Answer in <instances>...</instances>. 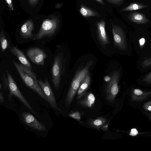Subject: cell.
Wrapping results in <instances>:
<instances>
[{
    "instance_id": "4",
    "label": "cell",
    "mask_w": 151,
    "mask_h": 151,
    "mask_svg": "<svg viewBox=\"0 0 151 151\" xmlns=\"http://www.w3.org/2000/svg\"><path fill=\"white\" fill-rule=\"evenodd\" d=\"M8 80V89L9 91L8 99L11 101L12 96L14 95L17 97L34 114H36L29 102L23 95L17 86L15 81L9 72L6 70Z\"/></svg>"
},
{
    "instance_id": "33",
    "label": "cell",
    "mask_w": 151,
    "mask_h": 151,
    "mask_svg": "<svg viewBox=\"0 0 151 151\" xmlns=\"http://www.w3.org/2000/svg\"><path fill=\"white\" fill-rule=\"evenodd\" d=\"M111 79V77L109 76H106L104 78V80L106 82H109Z\"/></svg>"
},
{
    "instance_id": "22",
    "label": "cell",
    "mask_w": 151,
    "mask_h": 151,
    "mask_svg": "<svg viewBox=\"0 0 151 151\" xmlns=\"http://www.w3.org/2000/svg\"><path fill=\"white\" fill-rule=\"evenodd\" d=\"M69 116L70 117L76 119L78 121H80L81 119V115L78 111H76L69 114Z\"/></svg>"
},
{
    "instance_id": "20",
    "label": "cell",
    "mask_w": 151,
    "mask_h": 151,
    "mask_svg": "<svg viewBox=\"0 0 151 151\" xmlns=\"http://www.w3.org/2000/svg\"><path fill=\"white\" fill-rule=\"evenodd\" d=\"M106 121L107 120L105 118L99 117L95 119L91 120L89 122V124L92 127L99 129L101 127L105 124Z\"/></svg>"
},
{
    "instance_id": "35",
    "label": "cell",
    "mask_w": 151,
    "mask_h": 151,
    "mask_svg": "<svg viewBox=\"0 0 151 151\" xmlns=\"http://www.w3.org/2000/svg\"><path fill=\"white\" fill-rule=\"evenodd\" d=\"M56 7L57 8H59L61 7L62 6V5L61 4H57V5H56Z\"/></svg>"
},
{
    "instance_id": "29",
    "label": "cell",
    "mask_w": 151,
    "mask_h": 151,
    "mask_svg": "<svg viewBox=\"0 0 151 151\" xmlns=\"http://www.w3.org/2000/svg\"><path fill=\"white\" fill-rule=\"evenodd\" d=\"M6 3L8 5L9 8L10 9L13 10V8L12 4V0H5Z\"/></svg>"
},
{
    "instance_id": "21",
    "label": "cell",
    "mask_w": 151,
    "mask_h": 151,
    "mask_svg": "<svg viewBox=\"0 0 151 151\" xmlns=\"http://www.w3.org/2000/svg\"><path fill=\"white\" fill-rule=\"evenodd\" d=\"M0 42L1 49L3 52L8 47V42L7 40L3 30L0 33Z\"/></svg>"
},
{
    "instance_id": "11",
    "label": "cell",
    "mask_w": 151,
    "mask_h": 151,
    "mask_svg": "<svg viewBox=\"0 0 151 151\" xmlns=\"http://www.w3.org/2000/svg\"><path fill=\"white\" fill-rule=\"evenodd\" d=\"M78 103L84 107L91 108L93 105L95 100L94 95L91 93H84L79 96L77 98Z\"/></svg>"
},
{
    "instance_id": "7",
    "label": "cell",
    "mask_w": 151,
    "mask_h": 151,
    "mask_svg": "<svg viewBox=\"0 0 151 151\" xmlns=\"http://www.w3.org/2000/svg\"><path fill=\"white\" fill-rule=\"evenodd\" d=\"M38 82L47 97L48 102L50 106L55 110L63 112L58 106L55 95L48 80L46 79L44 81H43L39 79L38 80Z\"/></svg>"
},
{
    "instance_id": "37",
    "label": "cell",
    "mask_w": 151,
    "mask_h": 151,
    "mask_svg": "<svg viewBox=\"0 0 151 151\" xmlns=\"http://www.w3.org/2000/svg\"><path fill=\"white\" fill-rule=\"evenodd\" d=\"M2 88V85L1 83H0V90H1Z\"/></svg>"
},
{
    "instance_id": "8",
    "label": "cell",
    "mask_w": 151,
    "mask_h": 151,
    "mask_svg": "<svg viewBox=\"0 0 151 151\" xmlns=\"http://www.w3.org/2000/svg\"><path fill=\"white\" fill-rule=\"evenodd\" d=\"M27 55L33 63L38 65H43L47 56L46 53L41 49L35 47L29 49Z\"/></svg>"
},
{
    "instance_id": "32",
    "label": "cell",
    "mask_w": 151,
    "mask_h": 151,
    "mask_svg": "<svg viewBox=\"0 0 151 151\" xmlns=\"http://www.w3.org/2000/svg\"><path fill=\"white\" fill-rule=\"evenodd\" d=\"M145 42V40L144 38L140 39L139 40V43L141 47H142L144 45Z\"/></svg>"
},
{
    "instance_id": "17",
    "label": "cell",
    "mask_w": 151,
    "mask_h": 151,
    "mask_svg": "<svg viewBox=\"0 0 151 151\" xmlns=\"http://www.w3.org/2000/svg\"><path fill=\"white\" fill-rule=\"evenodd\" d=\"M91 82V78L88 73L81 83L77 91L78 96L83 93L88 88Z\"/></svg>"
},
{
    "instance_id": "12",
    "label": "cell",
    "mask_w": 151,
    "mask_h": 151,
    "mask_svg": "<svg viewBox=\"0 0 151 151\" xmlns=\"http://www.w3.org/2000/svg\"><path fill=\"white\" fill-rule=\"evenodd\" d=\"M98 38L103 45H105L109 43L108 37L106 34L105 27V22L102 20L97 23Z\"/></svg>"
},
{
    "instance_id": "1",
    "label": "cell",
    "mask_w": 151,
    "mask_h": 151,
    "mask_svg": "<svg viewBox=\"0 0 151 151\" xmlns=\"http://www.w3.org/2000/svg\"><path fill=\"white\" fill-rule=\"evenodd\" d=\"M12 62L26 86L36 92L40 97L48 102L47 98L38 83L37 76L31 68L14 61L13 60Z\"/></svg>"
},
{
    "instance_id": "26",
    "label": "cell",
    "mask_w": 151,
    "mask_h": 151,
    "mask_svg": "<svg viewBox=\"0 0 151 151\" xmlns=\"http://www.w3.org/2000/svg\"><path fill=\"white\" fill-rule=\"evenodd\" d=\"M143 107L145 110L151 111V101H149L145 103Z\"/></svg>"
},
{
    "instance_id": "23",
    "label": "cell",
    "mask_w": 151,
    "mask_h": 151,
    "mask_svg": "<svg viewBox=\"0 0 151 151\" xmlns=\"http://www.w3.org/2000/svg\"><path fill=\"white\" fill-rule=\"evenodd\" d=\"M141 65L144 68H147L151 66V58L143 61L141 63Z\"/></svg>"
},
{
    "instance_id": "25",
    "label": "cell",
    "mask_w": 151,
    "mask_h": 151,
    "mask_svg": "<svg viewBox=\"0 0 151 151\" xmlns=\"http://www.w3.org/2000/svg\"><path fill=\"white\" fill-rule=\"evenodd\" d=\"M143 81L149 83H151V72L146 75L143 79Z\"/></svg>"
},
{
    "instance_id": "19",
    "label": "cell",
    "mask_w": 151,
    "mask_h": 151,
    "mask_svg": "<svg viewBox=\"0 0 151 151\" xmlns=\"http://www.w3.org/2000/svg\"><path fill=\"white\" fill-rule=\"evenodd\" d=\"M147 6L137 3H133L130 4L127 6L122 9V12L125 11H135L140 10L146 8Z\"/></svg>"
},
{
    "instance_id": "27",
    "label": "cell",
    "mask_w": 151,
    "mask_h": 151,
    "mask_svg": "<svg viewBox=\"0 0 151 151\" xmlns=\"http://www.w3.org/2000/svg\"><path fill=\"white\" fill-rule=\"evenodd\" d=\"M138 134V132L137 130L135 128L132 129L129 133V135L134 136L137 135Z\"/></svg>"
},
{
    "instance_id": "5",
    "label": "cell",
    "mask_w": 151,
    "mask_h": 151,
    "mask_svg": "<svg viewBox=\"0 0 151 151\" xmlns=\"http://www.w3.org/2000/svg\"><path fill=\"white\" fill-rule=\"evenodd\" d=\"M120 73L115 70L111 76V79L106 86V92L107 100L110 102H113L119 91L118 85Z\"/></svg>"
},
{
    "instance_id": "10",
    "label": "cell",
    "mask_w": 151,
    "mask_h": 151,
    "mask_svg": "<svg viewBox=\"0 0 151 151\" xmlns=\"http://www.w3.org/2000/svg\"><path fill=\"white\" fill-rule=\"evenodd\" d=\"M21 118L24 124L32 129L41 131L46 130V128L43 124L30 113H22Z\"/></svg>"
},
{
    "instance_id": "13",
    "label": "cell",
    "mask_w": 151,
    "mask_h": 151,
    "mask_svg": "<svg viewBox=\"0 0 151 151\" xmlns=\"http://www.w3.org/2000/svg\"><path fill=\"white\" fill-rule=\"evenodd\" d=\"M33 28V24L32 21L29 20L26 22L21 28L20 34L22 37L25 39L33 38V36L32 32Z\"/></svg>"
},
{
    "instance_id": "16",
    "label": "cell",
    "mask_w": 151,
    "mask_h": 151,
    "mask_svg": "<svg viewBox=\"0 0 151 151\" xmlns=\"http://www.w3.org/2000/svg\"><path fill=\"white\" fill-rule=\"evenodd\" d=\"M128 18L132 22L137 24H145L149 21L145 15L143 14L133 12L129 14Z\"/></svg>"
},
{
    "instance_id": "14",
    "label": "cell",
    "mask_w": 151,
    "mask_h": 151,
    "mask_svg": "<svg viewBox=\"0 0 151 151\" xmlns=\"http://www.w3.org/2000/svg\"><path fill=\"white\" fill-rule=\"evenodd\" d=\"M150 95L151 91H143L137 88L133 89L131 92V98L133 101H142L146 99Z\"/></svg>"
},
{
    "instance_id": "18",
    "label": "cell",
    "mask_w": 151,
    "mask_h": 151,
    "mask_svg": "<svg viewBox=\"0 0 151 151\" xmlns=\"http://www.w3.org/2000/svg\"><path fill=\"white\" fill-rule=\"evenodd\" d=\"M80 12L83 16L86 18L90 17H95L98 15L96 12L83 5L81 6Z\"/></svg>"
},
{
    "instance_id": "6",
    "label": "cell",
    "mask_w": 151,
    "mask_h": 151,
    "mask_svg": "<svg viewBox=\"0 0 151 151\" xmlns=\"http://www.w3.org/2000/svg\"><path fill=\"white\" fill-rule=\"evenodd\" d=\"M63 57L61 54H58L55 58L52 69V81L56 90L59 87L63 68Z\"/></svg>"
},
{
    "instance_id": "34",
    "label": "cell",
    "mask_w": 151,
    "mask_h": 151,
    "mask_svg": "<svg viewBox=\"0 0 151 151\" xmlns=\"http://www.w3.org/2000/svg\"><path fill=\"white\" fill-rule=\"evenodd\" d=\"M108 123L106 125H104L101 127V128L104 130L107 129L108 128Z\"/></svg>"
},
{
    "instance_id": "30",
    "label": "cell",
    "mask_w": 151,
    "mask_h": 151,
    "mask_svg": "<svg viewBox=\"0 0 151 151\" xmlns=\"http://www.w3.org/2000/svg\"><path fill=\"white\" fill-rule=\"evenodd\" d=\"M38 0H29V3L30 5L34 6L36 4Z\"/></svg>"
},
{
    "instance_id": "36",
    "label": "cell",
    "mask_w": 151,
    "mask_h": 151,
    "mask_svg": "<svg viewBox=\"0 0 151 151\" xmlns=\"http://www.w3.org/2000/svg\"><path fill=\"white\" fill-rule=\"evenodd\" d=\"M96 0L97 2H99V3H100L102 4H104V3L102 0Z\"/></svg>"
},
{
    "instance_id": "31",
    "label": "cell",
    "mask_w": 151,
    "mask_h": 151,
    "mask_svg": "<svg viewBox=\"0 0 151 151\" xmlns=\"http://www.w3.org/2000/svg\"><path fill=\"white\" fill-rule=\"evenodd\" d=\"M4 101L3 93L2 92H0V102L1 103H3Z\"/></svg>"
},
{
    "instance_id": "9",
    "label": "cell",
    "mask_w": 151,
    "mask_h": 151,
    "mask_svg": "<svg viewBox=\"0 0 151 151\" xmlns=\"http://www.w3.org/2000/svg\"><path fill=\"white\" fill-rule=\"evenodd\" d=\"M112 32L114 45L122 50H127V47L124 32L118 26L114 25Z\"/></svg>"
},
{
    "instance_id": "28",
    "label": "cell",
    "mask_w": 151,
    "mask_h": 151,
    "mask_svg": "<svg viewBox=\"0 0 151 151\" xmlns=\"http://www.w3.org/2000/svg\"><path fill=\"white\" fill-rule=\"evenodd\" d=\"M108 1L111 3L114 4H119L122 2L123 0H107Z\"/></svg>"
},
{
    "instance_id": "2",
    "label": "cell",
    "mask_w": 151,
    "mask_h": 151,
    "mask_svg": "<svg viewBox=\"0 0 151 151\" xmlns=\"http://www.w3.org/2000/svg\"><path fill=\"white\" fill-rule=\"evenodd\" d=\"M93 62L92 60L88 61L84 68L79 70L76 74L66 97L65 104L67 107L70 105L81 83L86 75L89 73V69Z\"/></svg>"
},
{
    "instance_id": "24",
    "label": "cell",
    "mask_w": 151,
    "mask_h": 151,
    "mask_svg": "<svg viewBox=\"0 0 151 151\" xmlns=\"http://www.w3.org/2000/svg\"><path fill=\"white\" fill-rule=\"evenodd\" d=\"M2 80L3 82L4 88V90L8 89V80L7 77L4 73L2 76Z\"/></svg>"
},
{
    "instance_id": "15",
    "label": "cell",
    "mask_w": 151,
    "mask_h": 151,
    "mask_svg": "<svg viewBox=\"0 0 151 151\" xmlns=\"http://www.w3.org/2000/svg\"><path fill=\"white\" fill-rule=\"evenodd\" d=\"M9 50L10 52L17 58L22 64L31 68L30 63L21 51L16 47H11Z\"/></svg>"
},
{
    "instance_id": "3",
    "label": "cell",
    "mask_w": 151,
    "mask_h": 151,
    "mask_svg": "<svg viewBox=\"0 0 151 151\" xmlns=\"http://www.w3.org/2000/svg\"><path fill=\"white\" fill-rule=\"evenodd\" d=\"M59 21L57 17L44 20L37 35L36 39L39 40L45 37H50L54 35L57 31Z\"/></svg>"
}]
</instances>
